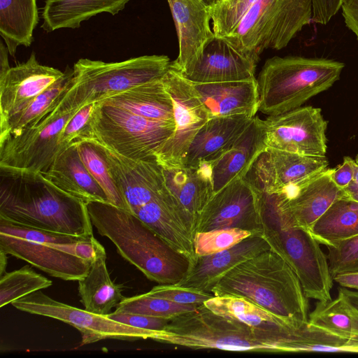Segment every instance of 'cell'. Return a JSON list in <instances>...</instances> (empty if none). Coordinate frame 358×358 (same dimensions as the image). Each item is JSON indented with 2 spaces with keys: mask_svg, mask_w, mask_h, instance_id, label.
Instances as JSON below:
<instances>
[{
  "mask_svg": "<svg viewBox=\"0 0 358 358\" xmlns=\"http://www.w3.org/2000/svg\"><path fill=\"white\" fill-rule=\"evenodd\" d=\"M0 217L35 229L93 235L87 203L48 182L40 173L0 169Z\"/></svg>",
  "mask_w": 358,
  "mask_h": 358,
  "instance_id": "1",
  "label": "cell"
},
{
  "mask_svg": "<svg viewBox=\"0 0 358 358\" xmlns=\"http://www.w3.org/2000/svg\"><path fill=\"white\" fill-rule=\"evenodd\" d=\"M303 327L289 331L253 327L201 304L170 320L162 330H155L153 341L194 350L294 353Z\"/></svg>",
  "mask_w": 358,
  "mask_h": 358,
  "instance_id": "2",
  "label": "cell"
},
{
  "mask_svg": "<svg viewBox=\"0 0 358 358\" xmlns=\"http://www.w3.org/2000/svg\"><path fill=\"white\" fill-rule=\"evenodd\" d=\"M210 292L215 296L246 299L300 327L308 322V301L299 279L271 250L236 266Z\"/></svg>",
  "mask_w": 358,
  "mask_h": 358,
  "instance_id": "3",
  "label": "cell"
},
{
  "mask_svg": "<svg viewBox=\"0 0 358 358\" xmlns=\"http://www.w3.org/2000/svg\"><path fill=\"white\" fill-rule=\"evenodd\" d=\"M93 225L118 253L149 280L176 284L185 275L189 259L164 241L134 213L110 203H87Z\"/></svg>",
  "mask_w": 358,
  "mask_h": 358,
  "instance_id": "4",
  "label": "cell"
},
{
  "mask_svg": "<svg viewBox=\"0 0 358 358\" xmlns=\"http://www.w3.org/2000/svg\"><path fill=\"white\" fill-rule=\"evenodd\" d=\"M262 200L261 236L297 275L308 299H332L333 278L328 259L309 230L293 226L274 193L259 192Z\"/></svg>",
  "mask_w": 358,
  "mask_h": 358,
  "instance_id": "5",
  "label": "cell"
},
{
  "mask_svg": "<svg viewBox=\"0 0 358 358\" xmlns=\"http://www.w3.org/2000/svg\"><path fill=\"white\" fill-rule=\"evenodd\" d=\"M343 62L300 56L273 57L266 61L257 79L259 110L277 115L301 107L337 81Z\"/></svg>",
  "mask_w": 358,
  "mask_h": 358,
  "instance_id": "6",
  "label": "cell"
},
{
  "mask_svg": "<svg viewBox=\"0 0 358 358\" xmlns=\"http://www.w3.org/2000/svg\"><path fill=\"white\" fill-rule=\"evenodd\" d=\"M171 63L167 56L155 55L115 62L80 59L73 65L69 87L55 109L79 110L136 85L162 79Z\"/></svg>",
  "mask_w": 358,
  "mask_h": 358,
  "instance_id": "7",
  "label": "cell"
},
{
  "mask_svg": "<svg viewBox=\"0 0 358 358\" xmlns=\"http://www.w3.org/2000/svg\"><path fill=\"white\" fill-rule=\"evenodd\" d=\"M312 17V0H257L224 38L259 60L264 50L286 47Z\"/></svg>",
  "mask_w": 358,
  "mask_h": 358,
  "instance_id": "8",
  "label": "cell"
},
{
  "mask_svg": "<svg viewBox=\"0 0 358 358\" xmlns=\"http://www.w3.org/2000/svg\"><path fill=\"white\" fill-rule=\"evenodd\" d=\"M86 236L35 229L0 217L1 250L64 280L78 281L90 269L91 264L74 254L75 243Z\"/></svg>",
  "mask_w": 358,
  "mask_h": 358,
  "instance_id": "9",
  "label": "cell"
},
{
  "mask_svg": "<svg viewBox=\"0 0 358 358\" xmlns=\"http://www.w3.org/2000/svg\"><path fill=\"white\" fill-rule=\"evenodd\" d=\"M97 103L93 138L129 158L157 161V153L175 131V122L151 120Z\"/></svg>",
  "mask_w": 358,
  "mask_h": 358,
  "instance_id": "10",
  "label": "cell"
},
{
  "mask_svg": "<svg viewBox=\"0 0 358 358\" xmlns=\"http://www.w3.org/2000/svg\"><path fill=\"white\" fill-rule=\"evenodd\" d=\"M78 110L55 109L35 126L0 139V169L42 173L65 148L63 129Z\"/></svg>",
  "mask_w": 358,
  "mask_h": 358,
  "instance_id": "11",
  "label": "cell"
},
{
  "mask_svg": "<svg viewBox=\"0 0 358 358\" xmlns=\"http://www.w3.org/2000/svg\"><path fill=\"white\" fill-rule=\"evenodd\" d=\"M15 308L64 322L81 334L80 345L104 339L137 341L153 338L154 331L134 327L115 321L106 315L56 301L41 290L24 296L11 303Z\"/></svg>",
  "mask_w": 358,
  "mask_h": 358,
  "instance_id": "12",
  "label": "cell"
},
{
  "mask_svg": "<svg viewBox=\"0 0 358 358\" xmlns=\"http://www.w3.org/2000/svg\"><path fill=\"white\" fill-rule=\"evenodd\" d=\"M162 80L173 101L175 131L156 159L164 168L181 167L192 140L210 115L192 83L171 65Z\"/></svg>",
  "mask_w": 358,
  "mask_h": 358,
  "instance_id": "13",
  "label": "cell"
},
{
  "mask_svg": "<svg viewBox=\"0 0 358 358\" xmlns=\"http://www.w3.org/2000/svg\"><path fill=\"white\" fill-rule=\"evenodd\" d=\"M262 227L260 193L241 178L213 195L200 215L196 233L238 228L250 231L253 236H261Z\"/></svg>",
  "mask_w": 358,
  "mask_h": 358,
  "instance_id": "14",
  "label": "cell"
},
{
  "mask_svg": "<svg viewBox=\"0 0 358 358\" xmlns=\"http://www.w3.org/2000/svg\"><path fill=\"white\" fill-rule=\"evenodd\" d=\"M268 148L324 157L327 122L320 108L299 107L263 120Z\"/></svg>",
  "mask_w": 358,
  "mask_h": 358,
  "instance_id": "15",
  "label": "cell"
},
{
  "mask_svg": "<svg viewBox=\"0 0 358 358\" xmlns=\"http://www.w3.org/2000/svg\"><path fill=\"white\" fill-rule=\"evenodd\" d=\"M86 141L93 143L104 158L129 212L168 193L163 168L157 161L133 159L95 138Z\"/></svg>",
  "mask_w": 358,
  "mask_h": 358,
  "instance_id": "16",
  "label": "cell"
},
{
  "mask_svg": "<svg viewBox=\"0 0 358 358\" xmlns=\"http://www.w3.org/2000/svg\"><path fill=\"white\" fill-rule=\"evenodd\" d=\"M332 171L326 169L305 181L273 192L293 226L309 230L334 201L348 195L332 180Z\"/></svg>",
  "mask_w": 358,
  "mask_h": 358,
  "instance_id": "17",
  "label": "cell"
},
{
  "mask_svg": "<svg viewBox=\"0 0 358 358\" xmlns=\"http://www.w3.org/2000/svg\"><path fill=\"white\" fill-rule=\"evenodd\" d=\"M179 45L178 58L171 65L181 73L189 71L215 38L210 7L203 0H167Z\"/></svg>",
  "mask_w": 358,
  "mask_h": 358,
  "instance_id": "18",
  "label": "cell"
},
{
  "mask_svg": "<svg viewBox=\"0 0 358 358\" xmlns=\"http://www.w3.org/2000/svg\"><path fill=\"white\" fill-rule=\"evenodd\" d=\"M66 74L57 69L42 65L35 52L0 77V124L17 113Z\"/></svg>",
  "mask_w": 358,
  "mask_h": 358,
  "instance_id": "19",
  "label": "cell"
},
{
  "mask_svg": "<svg viewBox=\"0 0 358 358\" xmlns=\"http://www.w3.org/2000/svg\"><path fill=\"white\" fill-rule=\"evenodd\" d=\"M162 168L166 187L194 236L200 215L214 194L213 164Z\"/></svg>",
  "mask_w": 358,
  "mask_h": 358,
  "instance_id": "20",
  "label": "cell"
},
{
  "mask_svg": "<svg viewBox=\"0 0 358 358\" xmlns=\"http://www.w3.org/2000/svg\"><path fill=\"white\" fill-rule=\"evenodd\" d=\"M257 62L225 38L215 37L195 65L181 74L189 81L198 83L250 80L255 78Z\"/></svg>",
  "mask_w": 358,
  "mask_h": 358,
  "instance_id": "21",
  "label": "cell"
},
{
  "mask_svg": "<svg viewBox=\"0 0 358 358\" xmlns=\"http://www.w3.org/2000/svg\"><path fill=\"white\" fill-rule=\"evenodd\" d=\"M270 250L261 236H251L223 251L196 256L178 286L210 292L227 273L242 262Z\"/></svg>",
  "mask_w": 358,
  "mask_h": 358,
  "instance_id": "22",
  "label": "cell"
},
{
  "mask_svg": "<svg viewBox=\"0 0 358 358\" xmlns=\"http://www.w3.org/2000/svg\"><path fill=\"white\" fill-rule=\"evenodd\" d=\"M133 213L169 246L186 257L190 264L195 260L194 236L169 192Z\"/></svg>",
  "mask_w": 358,
  "mask_h": 358,
  "instance_id": "23",
  "label": "cell"
},
{
  "mask_svg": "<svg viewBox=\"0 0 358 358\" xmlns=\"http://www.w3.org/2000/svg\"><path fill=\"white\" fill-rule=\"evenodd\" d=\"M210 118L234 115L254 117L259 110L257 79L198 83L191 82Z\"/></svg>",
  "mask_w": 358,
  "mask_h": 358,
  "instance_id": "24",
  "label": "cell"
},
{
  "mask_svg": "<svg viewBox=\"0 0 358 358\" xmlns=\"http://www.w3.org/2000/svg\"><path fill=\"white\" fill-rule=\"evenodd\" d=\"M253 117L234 115L210 118L199 130L185 156L182 166L213 164L235 143Z\"/></svg>",
  "mask_w": 358,
  "mask_h": 358,
  "instance_id": "25",
  "label": "cell"
},
{
  "mask_svg": "<svg viewBox=\"0 0 358 358\" xmlns=\"http://www.w3.org/2000/svg\"><path fill=\"white\" fill-rule=\"evenodd\" d=\"M40 173L62 192L86 203H109L104 191L83 163L76 144L62 150L48 169Z\"/></svg>",
  "mask_w": 358,
  "mask_h": 358,
  "instance_id": "26",
  "label": "cell"
},
{
  "mask_svg": "<svg viewBox=\"0 0 358 358\" xmlns=\"http://www.w3.org/2000/svg\"><path fill=\"white\" fill-rule=\"evenodd\" d=\"M266 148L264 121L255 116L232 146L213 163L214 194L231 182L243 178Z\"/></svg>",
  "mask_w": 358,
  "mask_h": 358,
  "instance_id": "27",
  "label": "cell"
},
{
  "mask_svg": "<svg viewBox=\"0 0 358 358\" xmlns=\"http://www.w3.org/2000/svg\"><path fill=\"white\" fill-rule=\"evenodd\" d=\"M162 79L136 85L97 103L145 118L175 122L173 101Z\"/></svg>",
  "mask_w": 358,
  "mask_h": 358,
  "instance_id": "28",
  "label": "cell"
},
{
  "mask_svg": "<svg viewBox=\"0 0 358 358\" xmlns=\"http://www.w3.org/2000/svg\"><path fill=\"white\" fill-rule=\"evenodd\" d=\"M129 0H45L41 27L50 32L64 28L76 29L82 22L102 13L116 15Z\"/></svg>",
  "mask_w": 358,
  "mask_h": 358,
  "instance_id": "29",
  "label": "cell"
},
{
  "mask_svg": "<svg viewBox=\"0 0 358 358\" xmlns=\"http://www.w3.org/2000/svg\"><path fill=\"white\" fill-rule=\"evenodd\" d=\"M106 255L94 260L87 273L78 280V292L84 309L106 315L124 299L122 285L110 278L106 266Z\"/></svg>",
  "mask_w": 358,
  "mask_h": 358,
  "instance_id": "30",
  "label": "cell"
},
{
  "mask_svg": "<svg viewBox=\"0 0 358 358\" xmlns=\"http://www.w3.org/2000/svg\"><path fill=\"white\" fill-rule=\"evenodd\" d=\"M38 20L36 0H0V35L12 57L31 45Z\"/></svg>",
  "mask_w": 358,
  "mask_h": 358,
  "instance_id": "31",
  "label": "cell"
},
{
  "mask_svg": "<svg viewBox=\"0 0 358 358\" xmlns=\"http://www.w3.org/2000/svg\"><path fill=\"white\" fill-rule=\"evenodd\" d=\"M203 304L218 315L238 320L253 327L289 331L304 326L300 327L241 297L213 296Z\"/></svg>",
  "mask_w": 358,
  "mask_h": 358,
  "instance_id": "32",
  "label": "cell"
},
{
  "mask_svg": "<svg viewBox=\"0 0 358 358\" xmlns=\"http://www.w3.org/2000/svg\"><path fill=\"white\" fill-rule=\"evenodd\" d=\"M309 231L326 247L358 235V202L348 195L336 200Z\"/></svg>",
  "mask_w": 358,
  "mask_h": 358,
  "instance_id": "33",
  "label": "cell"
},
{
  "mask_svg": "<svg viewBox=\"0 0 358 358\" xmlns=\"http://www.w3.org/2000/svg\"><path fill=\"white\" fill-rule=\"evenodd\" d=\"M72 70L54 85L36 97L24 108L0 124V139L16 135L25 129L35 126L52 112L69 87Z\"/></svg>",
  "mask_w": 358,
  "mask_h": 358,
  "instance_id": "34",
  "label": "cell"
},
{
  "mask_svg": "<svg viewBox=\"0 0 358 358\" xmlns=\"http://www.w3.org/2000/svg\"><path fill=\"white\" fill-rule=\"evenodd\" d=\"M52 282L29 265L0 276V308L38 290L50 287Z\"/></svg>",
  "mask_w": 358,
  "mask_h": 358,
  "instance_id": "35",
  "label": "cell"
},
{
  "mask_svg": "<svg viewBox=\"0 0 358 358\" xmlns=\"http://www.w3.org/2000/svg\"><path fill=\"white\" fill-rule=\"evenodd\" d=\"M201 304H181L152 296L148 292L124 299L115 312L127 313L171 320L196 309Z\"/></svg>",
  "mask_w": 358,
  "mask_h": 358,
  "instance_id": "36",
  "label": "cell"
},
{
  "mask_svg": "<svg viewBox=\"0 0 358 358\" xmlns=\"http://www.w3.org/2000/svg\"><path fill=\"white\" fill-rule=\"evenodd\" d=\"M76 144L83 163L104 191L109 203L129 211L127 205L110 175L104 158L94 145L88 141H80Z\"/></svg>",
  "mask_w": 358,
  "mask_h": 358,
  "instance_id": "37",
  "label": "cell"
},
{
  "mask_svg": "<svg viewBox=\"0 0 358 358\" xmlns=\"http://www.w3.org/2000/svg\"><path fill=\"white\" fill-rule=\"evenodd\" d=\"M308 323L338 337L352 341L353 330L351 317L341 299L318 301L308 315Z\"/></svg>",
  "mask_w": 358,
  "mask_h": 358,
  "instance_id": "38",
  "label": "cell"
},
{
  "mask_svg": "<svg viewBox=\"0 0 358 358\" xmlns=\"http://www.w3.org/2000/svg\"><path fill=\"white\" fill-rule=\"evenodd\" d=\"M257 0H222L209 6L211 26L215 37L231 34Z\"/></svg>",
  "mask_w": 358,
  "mask_h": 358,
  "instance_id": "39",
  "label": "cell"
},
{
  "mask_svg": "<svg viewBox=\"0 0 358 358\" xmlns=\"http://www.w3.org/2000/svg\"><path fill=\"white\" fill-rule=\"evenodd\" d=\"M253 236L248 230L238 228L217 229L197 232L194 237L196 256L208 255L229 249Z\"/></svg>",
  "mask_w": 358,
  "mask_h": 358,
  "instance_id": "40",
  "label": "cell"
},
{
  "mask_svg": "<svg viewBox=\"0 0 358 358\" xmlns=\"http://www.w3.org/2000/svg\"><path fill=\"white\" fill-rule=\"evenodd\" d=\"M97 106L95 102L83 106L67 122L61 136L64 147L94 138V120Z\"/></svg>",
  "mask_w": 358,
  "mask_h": 358,
  "instance_id": "41",
  "label": "cell"
},
{
  "mask_svg": "<svg viewBox=\"0 0 358 358\" xmlns=\"http://www.w3.org/2000/svg\"><path fill=\"white\" fill-rule=\"evenodd\" d=\"M327 248L332 278L338 274L358 271V235Z\"/></svg>",
  "mask_w": 358,
  "mask_h": 358,
  "instance_id": "42",
  "label": "cell"
},
{
  "mask_svg": "<svg viewBox=\"0 0 358 358\" xmlns=\"http://www.w3.org/2000/svg\"><path fill=\"white\" fill-rule=\"evenodd\" d=\"M148 293L181 304H203L215 296L210 292L180 287L176 284H160L154 287Z\"/></svg>",
  "mask_w": 358,
  "mask_h": 358,
  "instance_id": "43",
  "label": "cell"
},
{
  "mask_svg": "<svg viewBox=\"0 0 358 358\" xmlns=\"http://www.w3.org/2000/svg\"><path fill=\"white\" fill-rule=\"evenodd\" d=\"M107 316L127 325L155 331L162 330L170 320L164 318L115 311L108 314Z\"/></svg>",
  "mask_w": 358,
  "mask_h": 358,
  "instance_id": "44",
  "label": "cell"
},
{
  "mask_svg": "<svg viewBox=\"0 0 358 358\" xmlns=\"http://www.w3.org/2000/svg\"><path fill=\"white\" fill-rule=\"evenodd\" d=\"M74 254L90 264L99 257L106 255L104 248L93 235L77 241L74 245Z\"/></svg>",
  "mask_w": 358,
  "mask_h": 358,
  "instance_id": "45",
  "label": "cell"
},
{
  "mask_svg": "<svg viewBox=\"0 0 358 358\" xmlns=\"http://www.w3.org/2000/svg\"><path fill=\"white\" fill-rule=\"evenodd\" d=\"M344 0H312L314 22L327 24L338 13Z\"/></svg>",
  "mask_w": 358,
  "mask_h": 358,
  "instance_id": "46",
  "label": "cell"
},
{
  "mask_svg": "<svg viewBox=\"0 0 358 358\" xmlns=\"http://www.w3.org/2000/svg\"><path fill=\"white\" fill-rule=\"evenodd\" d=\"M338 296L352 320L353 330L352 340L358 343V291H352L341 287L338 288Z\"/></svg>",
  "mask_w": 358,
  "mask_h": 358,
  "instance_id": "47",
  "label": "cell"
},
{
  "mask_svg": "<svg viewBox=\"0 0 358 358\" xmlns=\"http://www.w3.org/2000/svg\"><path fill=\"white\" fill-rule=\"evenodd\" d=\"M354 162L350 157H344L342 164L333 169L331 177L334 183L345 189L352 181L354 177Z\"/></svg>",
  "mask_w": 358,
  "mask_h": 358,
  "instance_id": "48",
  "label": "cell"
},
{
  "mask_svg": "<svg viewBox=\"0 0 358 358\" xmlns=\"http://www.w3.org/2000/svg\"><path fill=\"white\" fill-rule=\"evenodd\" d=\"M341 8L346 27L358 41V0H344Z\"/></svg>",
  "mask_w": 358,
  "mask_h": 358,
  "instance_id": "49",
  "label": "cell"
},
{
  "mask_svg": "<svg viewBox=\"0 0 358 358\" xmlns=\"http://www.w3.org/2000/svg\"><path fill=\"white\" fill-rule=\"evenodd\" d=\"M333 280L342 287L358 291V271L338 274Z\"/></svg>",
  "mask_w": 358,
  "mask_h": 358,
  "instance_id": "50",
  "label": "cell"
},
{
  "mask_svg": "<svg viewBox=\"0 0 358 358\" xmlns=\"http://www.w3.org/2000/svg\"><path fill=\"white\" fill-rule=\"evenodd\" d=\"M0 44V77H1L10 69V66L8 62V50L2 41Z\"/></svg>",
  "mask_w": 358,
  "mask_h": 358,
  "instance_id": "51",
  "label": "cell"
},
{
  "mask_svg": "<svg viewBox=\"0 0 358 358\" xmlns=\"http://www.w3.org/2000/svg\"><path fill=\"white\" fill-rule=\"evenodd\" d=\"M6 253L3 250H0V276L3 275L6 272V268L7 265V257Z\"/></svg>",
  "mask_w": 358,
  "mask_h": 358,
  "instance_id": "52",
  "label": "cell"
},
{
  "mask_svg": "<svg viewBox=\"0 0 358 358\" xmlns=\"http://www.w3.org/2000/svg\"><path fill=\"white\" fill-rule=\"evenodd\" d=\"M344 189L348 194L358 193V185L352 181Z\"/></svg>",
  "mask_w": 358,
  "mask_h": 358,
  "instance_id": "53",
  "label": "cell"
},
{
  "mask_svg": "<svg viewBox=\"0 0 358 358\" xmlns=\"http://www.w3.org/2000/svg\"><path fill=\"white\" fill-rule=\"evenodd\" d=\"M352 182L358 185V164L355 162V161L354 162V177Z\"/></svg>",
  "mask_w": 358,
  "mask_h": 358,
  "instance_id": "54",
  "label": "cell"
},
{
  "mask_svg": "<svg viewBox=\"0 0 358 358\" xmlns=\"http://www.w3.org/2000/svg\"><path fill=\"white\" fill-rule=\"evenodd\" d=\"M348 196L351 199L358 202V193L348 194Z\"/></svg>",
  "mask_w": 358,
  "mask_h": 358,
  "instance_id": "55",
  "label": "cell"
},
{
  "mask_svg": "<svg viewBox=\"0 0 358 358\" xmlns=\"http://www.w3.org/2000/svg\"><path fill=\"white\" fill-rule=\"evenodd\" d=\"M208 6H213L222 0H203Z\"/></svg>",
  "mask_w": 358,
  "mask_h": 358,
  "instance_id": "56",
  "label": "cell"
},
{
  "mask_svg": "<svg viewBox=\"0 0 358 358\" xmlns=\"http://www.w3.org/2000/svg\"><path fill=\"white\" fill-rule=\"evenodd\" d=\"M355 162L358 164V155L356 157Z\"/></svg>",
  "mask_w": 358,
  "mask_h": 358,
  "instance_id": "57",
  "label": "cell"
}]
</instances>
